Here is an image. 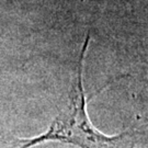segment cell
<instances>
[{
    "instance_id": "6da1fadb",
    "label": "cell",
    "mask_w": 148,
    "mask_h": 148,
    "mask_svg": "<svg viewBox=\"0 0 148 148\" xmlns=\"http://www.w3.org/2000/svg\"><path fill=\"white\" fill-rule=\"evenodd\" d=\"M90 36L87 35L76 68V78L69 93L66 111L56 117L45 133L30 139H19L20 148H31L44 142H62L81 148H120L126 133L116 136L104 135L90 122L84 89V64Z\"/></svg>"
}]
</instances>
